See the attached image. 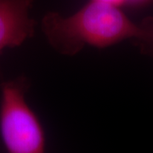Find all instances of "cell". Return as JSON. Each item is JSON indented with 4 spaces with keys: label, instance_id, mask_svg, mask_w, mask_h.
<instances>
[{
    "label": "cell",
    "instance_id": "3",
    "mask_svg": "<svg viewBox=\"0 0 153 153\" xmlns=\"http://www.w3.org/2000/svg\"><path fill=\"white\" fill-rule=\"evenodd\" d=\"M34 0H0V52L16 48L35 32V21L29 11Z\"/></svg>",
    "mask_w": 153,
    "mask_h": 153
},
{
    "label": "cell",
    "instance_id": "5",
    "mask_svg": "<svg viewBox=\"0 0 153 153\" xmlns=\"http://www.w3.org/2000/svg\"><path fill=\"white\" fill-rule=\"evenodd\" d=\"M111 4L122 7V6H143L150 4L153 0H103Z\"/></svg>",
    "mask_w": 153,
    "mask_h": 153
},
{
    "label": "cell",
    "instance_id": "4",
    "mask_svg": "<svg viewBox=\"0 0 153 153\" xmlns=\"http://www.w3.org/2000/svg\"><path fill=\"white\" fill-rule=\"evenodd\" d=\"M141 27V35L137 40L142 44L147 52L153 54V18L147 17L140 24Z\"/></svg>",
    "mask_w": 153,
    "mask_h": 153
},
{
    "label": "cell",
    "instance_id": "2",
    "mask_svg": "<svg viewBox=\"0 0 153 153\" xmlns=\"http://www.w3.org/2000/svg\"><path fill=\"white\" fill-rule=\"evenodd\" d=\"M28 87L25 76L1 83L0 136L8 152H45L44 128L26 100Z\"/></svg>",
    "mask_w": 153,
    "mask_h": 153
},
{
    "label": "cell",
    "instance_id": "1",
    "mask_svg": "<svg viewBox=\"0 0 153 153\" xmlns=\"http://www.w3.org/2000/svg\"><path fill=\"white\" fill-rule=\"evenodd\" d=\"M42 29L49 44L64 55H76L85 45L104 49L141 35L140 24L132 22L121 7L103 0H90L70 16L48 13Z\"/></svg>",
    "mask_w": 153,
    "mask_h": 153
}]
</instances>
